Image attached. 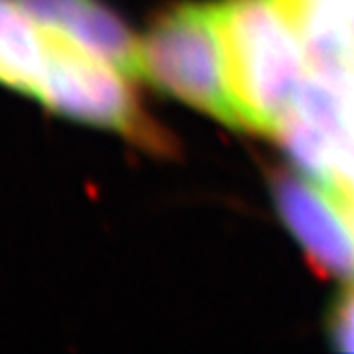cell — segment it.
I'll list each match as a JSON object with an SVG mask.
<instances>
[{
  "label": "cell",
  "instance_id": "3",
  "mask_svg": "<svg viewBox=\"0 0 354 354\" xmlns=\"http://www.w3.org/2000/svg\"><path fill=\"white\" fill-rule=\"evenodd\" d=\"M39 106L79 124L116 132L146 152L177 156L176 140L142 109L120 71L59 30H53V65Z\"/></svg>",
  "mask_w": 354,
  "mask_h": 354
},
{
  "label": "cell",
  "instance_id": "6",
  "mask_svg": "<svg viewBox=\"0 0 354 354\" xmlns=\"http://www.w3.org/2000/svg\"><path fill=\"white\" fill-rule=\"evenodd\" d=\"M276 136L290 153L293 164L301 167L305 176L313 177V183L325 191L339 187V160L337 144L329 134L311 122L299 111H291L281 122Z\"/></svg>",
  "mask_w": 354,
  "mask_h": 354
},
{
  "label": "cell",
  "instance_id": "4",
  "mask_svg": "<svg viewBox=\"0 0 354 354\" xmlns=\"http://www.w3.org/2000/svg\"><path fill=\"white\" fill-rule=\"evenodd\" d=\"M270 185L283 225L311 268L327 278L354 279V227L341 205L288 169H276Z\"/></svg>",
  "mask_w": 354,
  "mask_h": 354
},
{
  "label": "cell",
  "instance_id": "8",
  "mask_svg": "<svg viewBox=\"0 0 354 354\" xmlns=\"http://www.w3.org/2000/svg\"><path fill=\"white\" fill-rule=\"evenodd\" d=\"M330 344L342 353H354V283L330 305L327 317Z\"/></svg>",
  "mask_w": 354,
  "mask_h": 354
},
{
  "label": "cell",
  "instance_id": "5",
  "mask_svg": "<svg viewBox=\"0 0 354 354\" xmlns=\"http://www.w3.org/2000/svg\"><path fill=\"white\" fill-rule=\"evenodd\" d=\"M38 22L77 41L116 67L122 75L144 79L142 44L127 22L102 0H20Z\"/></svg>",
  "mask_w": 354,
  "mask_h": 354
},
{
  "label": "cell",
  "instance_id": "7",
  "mask_svg": "<svg viewBox=\"0 0 354 354\" xmlns=\"http://www.w3.org/2000/svg\"><path fill=\"white\" fill-rule=\"evenodd\" d=\"M281 14L301 38L325 28L351 30L354 22V0H276Z\"/></svg>",
  "mask_w": 354,
  "mask_h": 354
},
{
  "label": "cell",
  "instance_id": "1",
  "mask_svg": "<svg viewBox=\"0 0 354 354\" xmlns=\"http://www.w3.org/2000/svg\"><path fill=\"white\" fill-rule=\"evenodd\" d=\"M215 16L228 87L244 127L276 136L307 79L301 38L276 0H221Z\"/></svg>",
  "mask_w": 354,
  "mask_h": 354
},
{
  "label": "cell",
  "instance_id": "2",
  "mask_svg": "<svg viewBox=\"0 0 354 354\" xmlns=\"http://www.w3.org/2000/svg\"><path fill=\"white\" fill-rule=\"evenodd\" d=\"M140 44L144 79L227 127L246 128L228 87L215 4H177Z\"/></svg>",
  "mask_w": 354,
  "mask_h": 354
}]
</instances>
